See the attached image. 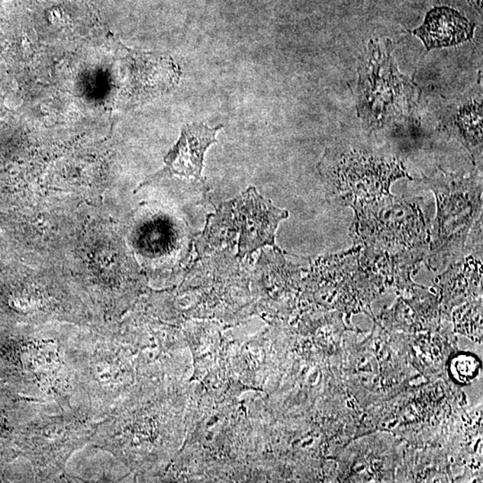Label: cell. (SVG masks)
<instances>
[{
  "label": "cell",
  "mask_w": 483,
  "mask_h": 483,
  "mask_svg": "<svg viewBox=\"0 0 483 483\" xmlns=\"http://www.w3.org/2000/svg\"><path fill=\"white\" fill-rule=\"evenodd\" d=\"M222 128H209L202 123H192L183 125L179 140L167 153L164 159L163 169L154 175L148 177L135 191L173 176L195 179L204 185L202 177L206 151L212 144H217L216 135Z\"/></svg>",
  "instance_id": "5"
},
{
  "label": "cell",
  "mask_w": 483,
  "mask_h": 483,
  "mask_svg": "<svg viewBox=\"0 0 483 483\" xmlns=\"http://www.w3.org/2000/svg\"><path fill=\"white\" fill-rule=\"evenodd\" d=\"M435 195L437 215L431 224L424 262L437 270L463 258L472 228L482 220V179L437 170L423 177Z\"/></svg>",
  "instance_id": "2"
},
{
  "label": "cell",
  "mask_w": 483,
  "mask_h": 483,
  "mask_svg": "<svg viewBox=\"0 0 483 483\" xmlns=\"http://www.w3.org/2000/svg\"><path fill=\"white\" fill-rule=\"evenodd\" d=\"M317 169L328 201L353 209L391 195L398 179L413 180L399 158L351 147L328 149Z\"/></svg>",
  "instance_id": "3"
},
{
  "label": "cell",
  "mask_w": 483,
  "mask_h": 483,
  "mask_svg": "<svg viewBox=\"0 0 483 483\" xmlns=\"http://www.w3.org/2000/svg\"><path fill=\"white\" fill-rule=\"evenodd\" d=\"M479 365L477 357L472 354H456L450 362V376L458 384H469L478 376Z\"/></svg>",
  "instance_id": "7"
},
{
  "label": "cell",
  "mask_w": 483,
  "mask_h": 483,
  "mask_svg": "<svg viewBox=\"0 0 483 483\" xmlns=\"http://www.w3.org/2000/svg\"><path fill=\"white\" fill-rule=\"evenodd\" d=\"M353 211L354 246L388 254L399 266L415 269L424 262L430 223L424 198L391 195Z\"/></svg>",
  "instance_id": "1"
},
{
  "label": "cell",
  "mask_w": 483,
  "mask_h": 483,
  "mask_svg": "<svg viewBox=\"0 0 483 483\" xmlns=\"http://www.w3.org/2000/svg\"><path fill=\"white\" fill-rule=\"evenodd\" d=\"M223 206L234 230L240 233L238 257L244 259L264 246L279 248L275 244L276 231L280 222L288 218L286 209L274 206L254 188Z\"/></svg>",
  "instance_id": "4"
},
{
  "label": "cell",
  "mask_w": 483,
  "mask_h": 483,
  "mask_svg": "<svg viewBox=\"0 0 483 483\" xmlns=\"http://www.w3.org/2000/svg\"><path fill=\"white\" fill-rule=\"evenodd\" d=\"M475 25L459 12L447 6L428 13L421 27L414 31L428 50L456 46L471 40Z\"/></svg>",
  "instance_id": "6"
}]
</instances>
